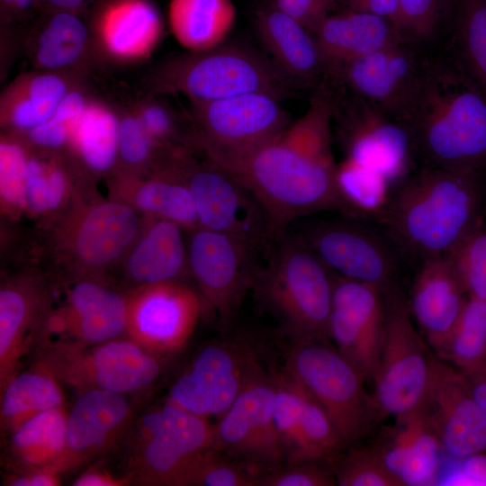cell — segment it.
<instances>
[{
  "mask_svg": "<svg viewBox=\"0 0 486 486\" xmlns=\"http://www.w3.org/2000/svg\"><path fill=\"white\" fill-rule=\"evenodd\" d=\"M186 230L161 218L143 216L141 230L122 264L138 285L189 276Z\"/></svg>",
  "mask_w": 486,
  "mask_h": 486,
  "instance_id": "29",
  "label": "cell"
},
{
  "mask_svg": "<svg viewBox=\"0 0 486 486\" xmlns=\"http://www.w3.org/2000/svg\"><path fill=\"white\" fill-rule=\"evenodd\" d=\"M338 0H273L274 6L287 14L312 33Z\"/></svg>",
  "mask_w": 486,
  "mask_h": 486,
  "instance_id": "50",
  "label": "cell"
},
{
  "mask_svg": "<svg viewBox=\"0 0 486 486\" xmlns=\"http://www.w3.org/2000/svg\"><path fill=\"white\" fill-rule=\"evenodd\" d=\"M460 479L457 482L468 485H486V453L461 460Z\"/></svg>",
  "mask_w": 486,
  "mask_h": 486,
  "instance_id": "55",
  "label": "cell"
},
{
  "mask_svg": "<svg viewBox=\"0 0 486 486\" xmlns=\"http://www.w3.org/2000/svg\"><path fill=\"white\" fill-rule=\"evenodd\" d=\"M401 33L407 41L430 37L438 27L450 0H399Z\"/></svg>",
  "mask_w": 486,
  "mask_h": 486,
  "instance_id": "48",
  "label": "cell"
},
{
  "mask_svg": "<svg viewBox=\"0 0 486 486\" xmlns=\"http://www.w3.org/2000/svg\"><path fill=\"white\" fill-rule=\"evenodd\" d=\"M385 329L373 382L379 416L395 418L418 409L426 397L433 353L412 322L409 303L394 283L382 292Z\"/></svg>",
  "mask_w": 486,
  "mask_h": 486,
  "instance_id": "8",
  "label": "cell"
},
{
  "mask_svg": "<svg viewBox=\"0 0 486 486\" xmlns=\"http://www.w3.org/2000/svg\"><path fill=\"white\" fill-rule=\"evenodd\" d=\"M92 31L112 58L135 61L154 50L162 36V21L148 0H106L97 7Z\"/></svg>",
  "mask_w": 486,
  "mask_h": 486,
  "instance_id": "27",
  "label": "cell"
},
{
  "mask_svg": "<svg viewBox=\"0 0 486 486\" xmlns=\"http://www.w3.org/2000/svg\"><path fill=\"white\" fill-rule=\"evenodd\" d=\"M481 191L478 173L427 166L403 182L377 217L409 252L446 256L479 228Z\"/></svg>",
  "mask_w": 486,
  "mask_h": 486,
  "instance_id": "3",
  "label": "cell"
},
{
  "mask_svg": "<svg viewBox=\"0 0 486 486\" xmlns=\"http://www.w3.org/2000/svg\"><path fill=\"white\" fill-rule=\"evenodd\" d=\"M134 113L149 136L168 148L190 147L191 132L182 131L169 107L155 98H147L133 107Z\"/></svg>",
  "mask_w": 486,
  "mask_h": 486,
  "instance_id": "46",
  "label": "cell"
},
{
  "mask_svg": "<svg viewBox=\"0 0 486 486\" xmlns=\"http://www.w3.org/2000/svg\"><path fill=\"white\" fill-rule=\"evenodd\" d=\"M263 367L246 340L226 338L202 347L165 402L206 418L221 416Z\"/></svg>",
  "mask_w": 486,
  "mask_h": 486,
  "instance_id": "12",
  "label": "cell"
},
{
  "mask_svg": "<svg viewBox=\"0 0 486 486\" xmlns=\"http://www.w3.org/2000/svg\"><path fill=\"white\" fill-rule=\"evenodd\" d=\"M281 100L269 93L250 92L193 104L190 146L200 151H231L273 139L292 122Z\"/></svg>",
  "mask_w": 486,
  "mask_h": 486,
  "instance_id": "14",
  "label": "cell"
},
{
  "mask_svg": "<svg viewBox=\"0 0 486 486\" xmlns=\"http://www.w3.org/2000/svg\"><path fill=\"white\" fill-rule=\"evenodd\" d=\"M407 124L428 166L486 167V93L461 65L423 68Z\"/></svg>",
  "mask_w": 486,
  "mask_h": 486,
  "instance_id": "2",
  "label": "cell"
},
{
  "mask_svg": "<svg viewBox=\"0 0 486 486\" xmlns=\"http://www.w3.org/2000/svg\"><path fill=\"white\" fill-rule=\"evenodd\" d=\"M193 151L184 150L176 164L193 197L198 227L266 246L276 233L255 196L227 169L202 153L204 158L197 159Z\"/></svg>",
  "mask_w": 486,
  "mask_h": 486,
  "instance_id": "10",
  "label": "cell"
},
{
  "mask_svg": "<svg viewBox=\"0 0 486 486\" xmlns=\"http://www.w3.org/2000/svg\"><path fill=\"white\" fill-rule=\"evenodd\" d=\"M161 93L183 94L193 104L250 92H266L283 99L293 84L272 60L238 44L192 52L165 63L156 76Z\"/></svg>",
  "mask_w": 486,
  "mask_h": 486,
  "instance_id": "5",
  "label": "cell"
},
{
  "mask_svg": "<svg viewBox=\"0 0 486 486\" xmlns=\"http://www.w3.org/2000/svg\"><path fill=\"white\" fill-rule=\"evenodd\" d=\"M467 294L449 255L424 259L409 308L424 339L436 354L456 324Z\"/></svg>",
  "mask_w": 486,
  "mask_h": 486,
  "instance_id": "23",
  "label": "cell"
},
{
  "mask_svg": "<svg viewBox=\"0 0 486 486\" xmlns=\"http://www.w3.org/2000/svg\"><path fill=\"white\" fill-rule=\"evenodd\" d=\"M67 292L63 307L47 319L46 328L65 340L51 346H90L117 338L126 331L127 295L90 276H82Z\"/></svg>",
  "mask_w": 486,
  "mask_h": 486,
  "instance_id": "22",
  "label": "cell"
},
{
  "mask_svg": "<svg viewBox=\"0 0 486 486\" xmlns=\"http://www.w3.org/2000/svg\"><path fill=\"white\" fill-rule=\"evenodd\" d=\"M346 10L364 12L391 21L401 32L399 0H343ZM402 34V33H401ZM404 37V36H403ZM406 40V39H405Z\"/></svg>",
  "mask_w": 486,
  "mask_h": 486,
  "instance_id": "52",
  "label": "cell"
},
{
  "mask_svg": "<svg viewBox=\"0 0 486 486\" xmlns=\"http://www.w3.org/2000/svg\"><path fill=\"white\" fill-rule=\"evenodd\" d=\"M421 408L444 452L460 461L486 453V418L465 375L435 353Z\"/></svg>",
  "mask_w": 486,
  "mask_h": 486,
  "instance_id": "18",
  "label": "cell"
},
{
  "mask_svg": "<svg viewBox=\"0 0 486 486\" xmlns=\"http://www.w3.org/2000/svg\"><path fill=\"white\" fill-rule=\"evenodd\" d=\"M67 416L63 406L43 411L11 433L13 455L27 470L52 468L61 472L67 446Z\"/></svg>",
  "mask_w": 486,
  "mask_h": 486,
  "instance_id": "36",
  "label": "cell"
},
{
  "mask_svg": "<svg viewBox=\"0 0 486 486\" xmlns=\"http://www.w3.org/2000/svg\"><path fill=\"white\" fill-rule=\"evenodd\" d=\"M92 34L83 15L44 11L28 34L27 54L37 70L72 73L88 53Z\"/></svg>",
  "mask_w": 486,
  "mask_h": 486,
  "instance_id": "31",
  "label": "cell"
},
{
  "mask_svg": "<svg viewBox=\"0 0 486 486\" xmlns=\"http://www.w3.org/2000/svg\"><path fill=\"white\" fill-rule=\"evenodd\" d=\"M139 432L131 478L146 485H196L214 449L209 418L165 402L144 418Z\"/></svg>",
  "mask_w": 486,
  "mask_h": 486,
  "instance_id": "7",
  "label": "cell"
},
{
  "mask_svg": "<svg viewBox=\"0 0 486 486\" xmlns=\"http://www.w3.org/2000/svg\"><path fill=\"white\" fill-rule=\"evenodd\" d=\"M59 472L52 468L27 470L9 481L13 486H56L60 481Z\"/></svg>",
  "mask_w": 486,
  "mask_h": 486,
  "instance_id": "54",
  "label": "cell"
},
{
  "mask_svg": "<svg viewBox=\"0 0 486 486\" xmlns=\"http://www.w3.org/2000/svg\"><path fill=\"white\" fill-rule=\"evenodd\" d=\"M182 148H168L159 145L146 131L133 111L122 112L119 114L118 160L114 171L150 173L170 164Z\"/></svg>",
  "mask_w": 486,
  "mask_h": 486,
  "instance_id": "40",
  "label": "cell"
},
{
  "mask_svg": "<svg viewBox=\"0 0 486 486\" xmlns=\"http://www.w3.org/2000/svg\"><path fill=\"white\" fill-rule=\"evenodd\" d=\"M40 364L82 392L99 389L127 393L147 388L161 373L160 357L131 339L89 346H50Z\"/></svg>",
  "mask_w": 486,
  "mask_h": 486,
  "instance_id": "13",
  "label": "cell"
},
{
  "mask_svg": "<svg viewBox=\"0 0 486 486\" xmlns=\"http://www.w3.org/2000/svg\"><path fill=\"white\" fill-rule=\"evenodd\" d=\"M335 474L340 486H401L374 447L349 452Z\"/></svg>",
  "mask_w": 486,
  "mask_h": 486,
  "instance_id": "45",
  "label": "cell"
},
{
  "mask_svg": "<svg viewBox=\"0 0 486 486\" xmlns=\"http://www.w3.org/2000/svg\"><path fill=\"white\" fill-rule=\"evenodd\" d=\"M44 297L30 279L4 282L0 289V383L3 390L18 374Z\"/></svg>",
  "mask_w": 486,
  "mask_h": 486,
  "instance_id": "33",
  "label": "cell"
},
{
  "mask_svg": "<svg viewBox=\"0 0 486 486\" xmlns=\"http://www.w3.org/2000/svg\"><path fill=\"white\" fill-rule=\"evenodd\" d=\"M127 302L130 339L160 358L184 346L207 310L199 292L183 280L139 285Z\"/></svg>",
  "mask_w": 486,
  "mask_h": 486,
  "instance_id": "15",
  "label": "cell"
},
{
  "mask_svg": "<svg viewBox=\"0 0 486 486\" xmlns=\"http://www.w3.org/2000/svg\"><path fill=\"white\" fill-rule=\"evenodd\" d=\"M76 80L72 73L35 70L17 77L3 92L1 126L24 133L49 120Z\"/></svg>",
  "mask_w": 486,
  "mask_h": 486,
  "instance_id": "32",
  "label": "cell"
},
{
  "mask_svg": "<svg viewBox=\"0 0 486 486\" xmlns=\"http://www.w3.org/2000/svg\"><path fill=\"white\" fill-rule=\"evenodd\" d=\"M307 395L287 373L275 374L274 418L287 464L312 461L304 438Z\"/></svg>",
  "mask_w": 486,
  "mask_h": 486,
  "instance_id": "38",
  "label": "cell"
},
{
  "mask_svg": "<svg viewBox=\"0 0 486 486\" xmlns=\"http://www.w3.org/2000/svg\"><path fill=\"white\" fill-rule=\"evenodd\" d=\"M463 373L477 405L486 418V362L472 371Z\"/></svg>",
  "mask_w": 486,
  "mask_h": 486,
  "instance_id": "56",
  "label": "cell"
},
{
  "mask_svg": "<svg viewBox=\"0 0 486 486\" xmlns=\"http://www.w3.org/2000/svg\"><path fill=\"white\" fill-rule=\"evenodd\" d=\"M71 126L55 116L24 133L26 141L32 147L46 150H68Z\"/></svg>",
  "mask_w": 486,
  "mask_h": 486,
  "instance_id": "51",
  "label": "cell"
},
{
  "mask_svg": "<svg viewBox=\"0 0 486 486\" xmlns=\"http://www.w3.org/2000/svg\"><path fill=\"white\" fill-rule=\"evenodd\" d=\"M30 145L22 135L5 131L0 141V202L2 213L18 218L27 212L26 175Z\"/></svg>",
  "mask_w": 486,
  "mask_h": 486,
  "instance_id": "43",
  "label": "cell"
},
{
  "mask_svg": "<svg viewBox=\"0 0 486 486\" xmlns=\"http://www.w3.org/2000/svg\"><path fill=\"white\" fill-rule=\"evenodd\" d=\"M109 176L110 197L128 203L141 215L174 221L186 231L198 227L194 200L176 158L148 174L114 171Z\"/></svg>",
  "mask_w": 486,
  "mask_h": 486,
  "instance_id": "24",
  "label": "cell"
},
{
  "mask_svg": "<svg viewBox=\"0 0 486 486\" xmlns=\"http://www.w3.org/2000/svg\"><path fill=\"white\" fill-rule=\"evenodd\" d=\"M345 158L383 175L391 184L410 169L416 146L409 125L353 94L335 110Z\"/></svg>",
  "mask_w": 486,
  "mask_h": 486,
  "instance_id": "17",
  "label": "cell"
},
{
  "mask_svg": "<svg viewBox=\"0 0 486 486\" xmlns=\"http://www.w3.org/2000/svg\"><path fill=\"white\" fill-rule=\"evenodd\" d=\"M275 375L260 370L214 424V449L264 472L284 461L274 418Z\"/></svg>",
  "mask_w": 486,
  "mask_h": 486,
  "instance_id": "16",
  "label": "cell"
},
{
  "mask_svg": "<svg viewBox=\"0 0 486 486\" xmlns=\"http://www.w3.org/2000/svg\"><path fill=\"white\" fill-rule=\"evenodd\" d=\"M38 10V0H0L1 28L25 22Z\"/></svg>",
  "mask_w": 486,
  "mask_h": 486,
  "instance_id": "53",
  "label": "cell"
},
{
  "mask_svg": "<svg viewBox=\"0 0 486 486\" xmlns=\"http://www.w3.org/2000/svg\"><path fill=\"white\" fill-rule=\"evenodd\" d=\"M449 256L468 296L486 300V231L477 228Z\"/></svg>",
  "mask_w": 486,
  "mask_h": 486,
  "instance_id": "44",
  "label": "cell"
},
{
  "mask_svg": "<svg viewBox=\"0 0 486 486\" xmlns=\"http://www.w3.org/2000/svg\"><path fill=\"white\" fill-rule=\"evenodd\" d=\"M296 232L335 274L382 292L395 283L392 253L372 230L353 222L323 220L305 225Z\"/></svg>",
  "mask_w": 486,
  "mask_h": 486,
  "instance_id": "20",
  "label": "cell"
},
{
  "mask_svg": "<svg viewBox=\"0 0 486 486\" xmlns=\"http://www.w3.org/2000/svg\"><path fill=\"white\" fill-rule=\"evenodd\" d=\"M130 475L122 478L116 477L106 472L88 471L78 476L74 482L75 486H122L130 482Z\"/></svg>",
  "mask_w": 486,
  "mask_h": 486,
  "instance_id": "58",
  "label": "cell"
},
{
  "mask_svg": "<svg viewBox=\"0 0 486 486\" xmlns=\"http://www.w3.org/2000/svg\"><path fill=\"white\" fill-rule=\"evenodd\" d=\"M189 276L207 310L228 328L246 295L252 291L259 266L258 246L239 237L201 227L187 231Z\"/></svg>",
  "mask_w": 486,
  "mask_h": 486,
  "instance_id": "11",
  "label": "cell"
},
{
  "mask_svg": "<svg viewBox=\"0 0 486 486\" xmlns=\"http://www.w3.org/2000/svg\"><path fill=\"white\" fill-rule=\"evenodd\" d=\"M435 355L462 372L486 362V300L468 296L449 338Z\"/></svg>",
  "mask_w": 486,
  "mask_h": 486,
  "instance_id": "39",
  "label": "cell"
},
{
  "mask_svg": "<svg viewBox=\"0 0 486 486\" xmlns=\"http://www.w3.org/2000/svg\"><path fill=\"white\" fill-rule=\"evenodd\" d=\"M263 472V470L252 464L213 449L201 468L196 485L260 486Z\"/></svg>",
  "mask_w": 486,
  "mask_h": 486,
  "instance_id": "47",
  "label": "cell"
},
{
  "mask_svg": "<svg viewBox=\"0 0 486 486\" xmlns=\"http://www.w3.org/2000/svg\"><path fill=\"white\" fill-rule=\"evenodd\" d=\"M407 42L400 41L330 71L353 94L407 123L423 69Z\"/></svg>",
  "mask_w": 486,
  "mask_h": 486,
  "instance_id": "21",
  "label": "cell"
},
{
  "mask_svg": "<svg viewBox=\"0 0 486 486\" xmlns=\"http://www.w3.org/2000/svg\"><path fill=\"white\" fill-rule=\"evenodd\" d=\"M119 113L97 101H90L73 124L68 150L83 169L110 176L118 160Z\"/></svg>",
  "mask_w": 486,
  "mask_h": 486,
  "instance_id": "34",
  "label": "cell"
},
{
  "mask_svg": "<svg viewBox=\"0 0 486 486\" xmlns=\"http://www.w3.org/2000/svg\"><path fill=\"white\" fill-rule=\"evenodd\" d=\"M142 223L143 215L121 200L75 198L54 226V250L81 276H92L122 261Z\"/></svg>",
  "mask_w": 486,
  "mask_h": 486,
  "instance_id": "6",
  "label": "cell"
},
{
  "mask_svg": "<svg viewBox=\"0 0 486 486\" xmlns=\"http://www.w3.org/2000/svg\"><path fill=\"white\" fill-rule=\"evenodd\" d=\"M401 485L424 486L436 482L443 451L421 406L395 418L374 447Z\"/></svg>",
  "mask_w": 486,
  "mask_h": 486,
  "instance_id": "26",
  "label": "cell"
},
{
  "mask_svg": "<svg viewBox=\"0 0 486 486\" xmlns=\"http://www.w3.org/2000/svg\"><path fill=\"white\" fill-rule=\"evenodd\" d=\"M461 66L486 93V0H456Z\"/></svg>",
  "mask_w": 486,
  "mask_h": 486,
  "instance_id": "42",
  "label": "cell"
},
{
  "mask_svg": "<svg viewBox=\"0 0 486 486\" xmlns=\"http://www.w3.org/2000/svg\"><path fill=\"white\" fill-rule=\"evenodd\" d=\"M130 407L123 394L82 392L67 416V446L61 471L104 451L126 428Z\"/></svg>",
  "mask_w": 486,
  "mask_h": 486,
  "instance_id": "25",
  "label": "cell"
},
{
  "mask_svg": "<svg viewBox=\"0 0 486 486\" xmlns=\"http://www.w3.org/2000/svg\"><path fill=\"white\" fill-rule=\"evenodd\" d=\"M336 105L334 93L320 86L304 114L273 139L240 150L199 151L250 191L275 233L320 212L348 216L338 188L332 148Z\"/></svg>",
  "mask_w": 486,
  "mask_h": 486,
  "instance_id": "1",
  "label": "cell"
},
{
  "mask_svg": "<svg viewBox=\"0 0 486 486\" xmlns=\"http://www.w3.org/2000/svg\"><path fill=\"white\" fill-rule=\"evenodd\" d=\"M257 33L273 63L294 85L310 86L328 71L314 34L274 5L256 14Z\"/></svg>",
  "mask_w": 486,
  "mask_h": 486,
  "instance_id": "28",
  "label": "cell"
},
{
  "mask_svg": "<svg viewBox=\"0 0 486 486\" xmlns=\"http://www.w3.org/2000/svg\"><path fill=\"white\" fill-rule=\"evenodd\" d=\"M286 373L320 404L344 445L358 440L379 416L365 379L327 342L294 343Z\"/></svg>",
  "mask_w": 486,
  "mask_h": 486,
  "instance_id": "9",
  "label": "cell"
},
{
  "mask_svg": "<svg viewBox=\"0 0 486 486\" xmlns=\"http://www.w3.org/2000/svg\"><path fill=\"white\" fill-rule=\"evenodd\" d=\"M58 380L39 364L16 374L2 390L1 424L13 432L22 423L48 410L63 406Z\"/></svg>",
  "mask_w": 486,
  "mask_h": 486,
  "instance_id": "37",
  "label": "cell"
},
{
  "mask_svg": "<svg viewBox=\"0 0 486 486\" xmlns=\"http://www.w3.org/2000/svg\"><path fill=\"white\" fill-rule=\"evenodd\" d=\"M335 472L320 461L287 464L265 471L260 486H332L336 485Z\"/></svg>",
  "mask_w": 486,
  "mask_h": 486,
  "instance_id": "49",
  "label": "cell"
},
{
  "mask_svg": "<svg viewBox=\"0 0 486 486\" xmlns=\"http://www.w3.org/2000/svg\"><path fill=\"white\" fill-rule=\"evenodd\" d=\"M384 329L382 292L333 273L329 339L365 381H373L377 369Z\"/></svg>",
  "mask_w": 486,
  "mask_h": 486,
  "instance_id": "19",
  "label": "cell"
},
{
  "mask_svg": "<svg viewBox=\"0 0 486 486\" xmlns=\"http://www.w3.org/2000/svg\"><path fill=\"white\" fill-rule=\"evenodd\" d=\"M97 0H38V10L66 11L85 15Z\"/></svg>",
  "mask_w": 486,
  "mask_h": 486,
  "instance_id": "57",
  "label": "cell"
},
{
  "mask_svg": "<svg viewBox=\"0 0 486 486\" xmlns=\"http://www.w3.org/2000/svg\"><path fill=\"white\" fill-rule=\"evenodd\" d=\"M337 184L349 217L378 216L391 196L383 175L346 158L338 164Z\"/></svg>",
  "mask_w": 486,
  "mask_h": 486,
  "instance_id": "41",
  "label": "cell"
},
{
  "mask_svg": "<svg viewBox=\"0 0 486 486\" xmlns=\"http://www.w3.org/2000/svg\"><path fill=\"white\" fill-rule=\"evenodd\" d=\"M313 34L328 64V71L400 41H407L388 19L351 10L328 14Z\"/></svg>",
  "mask_w": 486,
  "mask_h": 486,
  "instance_id": "30",
  "label": "cell"
},
{
  "mask_svg": "<svg viewBox=\"0 0 486 486\" xmlns=\"http://www.w3.org/2000/svg\"><path fill=\"white\" fill-rule=\"evenodd\" d=\"M231 0H171L168 16L176 40L191 52L221 45L236 20Z\"/></svg>",
  "mask_w": 486,
  "mask_h": 486,
  "instance_id": "35",
  "label": "cell"
},
{
  "mask_svg": "<svg viewBox=\"0 0 486 486\" xmlns=\"http://www.w3.org/2000/svg\"><path fill=\"white\" fill-rule=\"evenodd\" d=\"M252 292L294 343L328 342L333 273L306 240L289 229L266 245Z\"/></svg>",
  "mask_w": 486,
  "mask_h": 486,
  "instance_id": "4",
  "label": "cell"
}]
</instances>
